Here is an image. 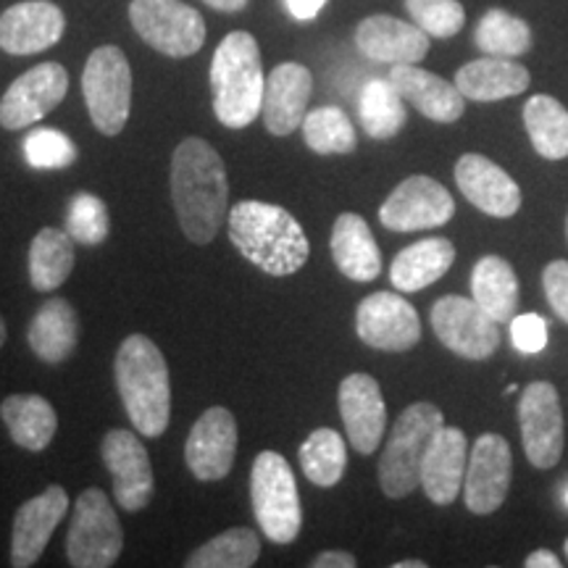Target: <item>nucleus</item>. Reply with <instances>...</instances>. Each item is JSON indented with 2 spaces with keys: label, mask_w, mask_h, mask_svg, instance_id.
<instances>
[{
  "label": "nucleus",
  "mask_w": 568,
  "mask_h": 568,
  "mask_svg": "<svg viewBox=\"0 0 568 568\" xmlns=\"http://www.w3.org/2000/svg\"><path fill=\"white\" fill-rule=\"evenodd\" d=\"M230 182L224 159L203 138H187L172 155V201L190 243L209 245L222 230Z\"/></svg>",
  "instance_id": "obj_1"
},
{
  "label": "nucleus",
  "mask_w": 568,
  "mask_h": 568,
  "mask_svg": "<svg viewBox=\"0 0 568 568\" xmlns=\"http://www.w3.org/2000/svg\"><path fill=\"white\" fill-rule=\"evenodd\" d=\"M232 245L268 276H290L308 264L311 243L287 209L264 201H243L226 219Z\"/></svg>",
  "instance_id": "obj_2"
},
{
  "label": "nucleus",
  "mask_w": 568,
  "mask_h": 568,
  "mask_svg": "<svg viewBox=\"0 0 568 568\" xmlns=\"http://www.w3.org/2000/svg\"><path fill=\"white\" fill-rule=\"evenodd\" d=\"M113 376L134 429L161 437L172 422V382L161 347L145 335H130L113 361Z\"/></svg>",
  "instance_id": "obj_3"
},
{
  "label": "nucleus",
  "mask_w": 568,
  "mask_h": 568,
  "mask_svg": "<svg viewBox=\"0 0 568 568\" xmlns=\"http://www.w3.org/2000/svg\"><path fill=\"white\" fill-rule=\"evenodd\" d=\"M264 63L251 32H230L211 61L213 113L230 130H245L264 109Z\"/></svg>",
  "instance_id": "obj_4"
},
{
  "label": "nucleus",
  "mask_w": 568,
  "mask_h": 568,
  "mask_svg": "<svg viewBox=\"0 0 568 568\" xmlns=\"http://www.w3.org/2000/svg\"><path fill=\"white\" fill-rule=\"evenodd\" d=\"M443 426V410L432 403H414L397 416L393 435L379 458L382 493L393 500H400L422 485L424 456Z\"/></svg>",
  "instance_id": "obj_5"
},
{
  "label": "nucleus",
  "mask_w": 568,
  "mask_h": 568,
  "mask_svg": "<svg viewBox=\"0 0 568 568\" xmlns=\"http://www.w3.org/2000/svg\"><path fill=\"white\" fill-rule=\"evenodd\" d=\"M251 500L266 539L276 545L295 542L303 529V506L287 458L274 450L258 453L251 468Z\"/></svg>",
  "instance_id": "obj_6"
},
{
  "label": "nucleus",
  "mask_w": 568,
  "mask_h": 568,
  "mask_svg": "<svg viewBox=\"0 0 568 568\" xmlns=\"http://www.w3.org/2000/svg\"><path fill=\"white\" fill-rule=\"evenodd\" d=\"M82 92L98 132L105 138L124 132L132 111V67L122 48L103 45L90 53L82 71Z\"/></svg>",
  "instance_id": "obj_7"
},
{
  "label": "nucleus",
  "mask_w": 568,
  "mask_h": 568,
  "mask_svg": "<svg viewBox=\"0 0 568 568\" xmlns=\"http://www.w3.org/2000/svg\"><path fill=\"white\" fill-rule=\"evenodd\" d=\"M124 550V531L109 495L90 487L77 497L69 524L67 556L77 568H109Z\"/></svg>",
  "instance_id": "obj_8"
},
{
  "label": "nucleus",
  "mask_w": 568,
  "mask_h": 568,
  "mask_svg": "<svg viewBox=\"0 0 568 568\" xmlns=\"http://www.w3.org/2000/svg\"><path fill=\"white\" fill-rule=\"evenodd\" d=\"M130 21L153 51L172 59L195 55L205 42V21L201 11L182 0H132Z\"/></svg>",
  "instance_id": "obj_9"
},
{
  "label": "nucleus",
  "mask_w": 568,
  "mask_h": 568,
  "mask_svg": "<svg viewBox=\"0 0 568 568\" xmlns=\"http://www.w3.org/2000/svg\"><path fill=\"white\" fill-rule=\"evenodd\" d=\"M474 297L445 295L432 305V329L460 358L487 361L500 345V329Z\"/></svg>",
  "instance_id": "obj_10"
},
{
  "label": "nucleus",
  "mask_w": 568,
  "mask_h": 568,
  "mask_svg": "<svg viewBox=\"0 0 568 568\" xmlns=\"http://www.w3.org/2000/svg\"><path fill=\"white\" fill-rule=\"evenodd\" d=\"M69 92V74L61 63L45 61L17 77L0 98V126L9 132L42 122Z\"/></svg>",
  "instance_id": "obj_11"
},
{
  "label": "nucleus",
  "mask_w": 568,
  "mask_h": 568,
  "mask_svg": "<svg viewBox=\"0 0 568 568\" xmlns=\"http://www.w3.org/2000/svg\"><path fill=\"white\" fill-rule=\"evenodd\" d=\"M518 426L529 464L552 468L564 453V414L558 389L550 382H531L518 400Z\"/></svg>",
  "instance_id": "obj_12"
},
{
  "label": "nucleus",
  "mask_w": 568,
  "mask_h": 568,
  "mask_svg": "<svg viewBox=\"0 0 568 568\" xmlns=\"http://www.w3.org/2000/svg\"><path fill=\"white\" fill-rule=\"evenodd\" d=\"M456 201L437 180L416 174L403 180L382 203L379 222L393 232L435 230L453 219Z\"/></svg>",
  "instance_id": "obj_13"
},
{
  "label": "nucleus",
  "mask_w": 568,
  "mask_h": 568,
  "mask_svg": "<svg viewBox=\"0 0 568 568\" xmlns=\"http://www.w3.org/2000/svg\"><path fill=\"white\" fill-rule=\"evenodd\" d=\"M103 464L113 481V497L124 510H142L151 506L155 493L153 464L145 445L134 432L111 429L101 445Z\"/></svg>",
  "instance_id": "obj_14"
},
{
  "label": "nucleus",
  "mask_w": 568,
  "mask_h": 568,
  "mask_svg": "<svg viewBox=\"0 0 568 568\" xmlns=\"http://www.w3.org/2000/svg\"><path fill=\"white\" fill-rule=\"evenodd\" d=\"M514 474L510 445L500 435H481L468 453L464 497L466 508L477 516H489L506 503Z\"/></svg>",
  "instance_id": "obj_15"
},
{
  "label": "nucleus",
  "mask_w": 568,
  "mask_h": 568,
  "mask_svg": "<svg viewBox=\"0 0 568 568\" xmlns=\"http://www.w3.org/2000/svg\"><path fill=\"white\" fill-rule=\"evenodd\" d=\"M355 332L361 343L376 351L403 353L418 345L422 322L406 297L395 293H374L361 301L355 311Z\"/></svg>",
  "instance_id": "obj_16"
},
{
  "label": "nucleus",
  "mask_w": 568,
  "mask_h": 568,
  "mask_svg": "<svg viewBox=\"0 0 568 568\" xmlns=\"http://www.w3.org/2000/svg\"><path fill=\"white\" fill-rule=\"evenodd\" d=\"M237 456V418L224 406L203 410L184 443V460L201 481H219L232 471Z\"/></svg>",
  "instance_id": "obj_17"
},
{
  "label": "nucleus",
  "mask_w": 568,
  "mask_h": 568,
  "mask_svg": "<svg viewBox=\"0 0 568 568\" xmlns=\"http://www.w3.org/2000/svg\"><path fill=\"white\" fill-rule=\"evenodd\" d=\"M339 416L347 439L361 456H372L387 429V406L379 382L372 374H351L339 385Z\"/></svg>",
  "instance_id": "obj_18"
},
{
  "label": "nucleus",
  "mask_w": 568,
  "mask_h": 568,
  "mask_svg": "<svg viewBox=\"0 0 568 568\" xmlns=\"http://www.w3.org/2000/svg\"><path fill=\"white\" fill-rule=\"evenodd\" d=\"M69 510V495L61 485H51L42 495H34L13 516L11 531V566L30 568L40 560L51 542L53 531Z\"/></svg>",
  "instance_id": "obj_19"
},
{
  "label": "nucleus",
  "mask_w": 568,
  "mask_h": 568,
  "mask_svg": "<svg viewBox=\"0 0 568 568\" xmlns=\"http://www.w3.org/2000/svg\"><path fill=\"white\" fill-rule=\"evenodd\" d=\"M67 17L51 0H24L0 13V51L32 55L53 48L63 38Z\"/></svg>",
  "instance_id": "obj_20"
},
{
  "label": "nucleus",
  "mask_w": 568,
  "mask_h": 568,
  "mask_svg": "<svg viewBox=\"0 0 568 568\" xmlns=\"http://www.w3.org/2000/svg\"><path fill=\"white\" fill-rule=\"evenodd\" d=\"M311 92H314V77L303 63L287 61L272 69L266 80L261 116H264L266 130L274 138H287L303 124L305 113H308Z\"/></svg>",
  "instance_id": "obj_21"
},
{
  "label": "nucleus",
  "mask_w": 568,
  "mask_h": 568,
  "mask_svg": "<svg viewBox=\"0 0 568 568\" xmlns=\"http://www.w3.org/2000/svg\"><path fill=\"white\" fill-rule=\"evenodd\" d=\"M355 45L366 59L400 67V63H422L429 53V34L408 21L376 13L358 24Z\"/></svg>",
  "instance_id": "obj_22"
},
{
  "label": "nucleus",
  "mask_w": 568,
  "mask_h": 568,
  "mask_svg": "<svg viewBox=\"0 0 568 568\" xmlns=\"http://www.w3.org/2000/svg\"><path fill=\"white\" fill-rule=\"evenodd\" d=\"M456 182L466 201L487 216L508 219L521 205V190L510 180V174L479 153L460 155L456 163Z\"/></svg>",
  "instance_id": "obj_23"
},
{
  "label": "nucleus",
  "mask_w": 568,
  "mask_h": 568,
  "mask_svg": "<svg viewBox=\"0 0 568 568\" xmlns=\"http://www.w3.org/2000/svg\"><path fill=\"white\" fill-rule=\"evenodd\" d=\"M468 443L458 426H443L432 439L422 464V487L435 506L456 503L466 479Z\"/></svg>",
  "instance_id": "obj_24"
},
{
  "label": "nucleus",
  "mask_w": 568,
  "mask_h": 568,
  "mask_svg": "<svg viewBox=\"0 0 568 568\" xmlns=\"http://www.w3.org/2000/svg\"><path fill=\"white\" fill-rule=\"evenodd\" d=\"M389 82L395 84L403 101H408L414 109L424 113L426 119L439 124H453L464 116L466 98L460 95L456 84H450L443 77L432 71L418 69V63H400L389 71Z\"/></svg>",
  "instance_id": "obj_25"
},
{
  "label": "nucleus",
  "mask_w": 568,
  "mask_h": 568,
  "mask_svg": "<svg viewBox=\"0 0 568 568\" xmlns=\"http://www.w3.org/2000/svg\"><path fill=\"white\" fill-rule=\"evenodd\" d=\"M27 343L42 364L55 366L69 361L80 343V318H77L74 305L63 297H51L42 303L27 329Z\"/></svg>",
  "instance_id": "obj_26"
},
{
  "label": "nucleus",
  "mask_w": 568,
  "mask_h": 568,
  "mask_svg": "<svg viewBox=\"0 0 568 568\" xmlns=\"http://www.w3.org/2000/svg\"><path fill=\"white\" fill-rule=\"evenodd\" d=\"M332 258L339 272L353 282H374L382 272V253L376 245L372 226L358 213L337 216L332 230Z\"/></svg>",
  "instance_id": "obj_27"
},
{
  "label": "nucleus",
  "mask_w": 568,
  "mask_h": 568,
  "mask_svg": "<svg viewBox=\"0 0 568 568\" xmlns=\"http://www.w3.org/2000/svg\"><path fill=\"white\" fill-rule=\"evenodd\" d=\"M456 88L466 101H503V98L521 95L529 88V71L510 59L487 55V59H477L458 69Z\"/></svg>",
  "instance_id": "obj_28"
},
{
  "label": "nucleus",
  "mask_w": 568,
  "mask_h": 568,
  "mask_svg": "<svg viewBox=\"0 0 568 568\" xmlns=\"http://www.w3.org/2000/svg\"><path fill=\"white\" fill-rule=\"evenodd\" d=\"M456 264V245L445 237H426L395 255L389 266V282L400 293H418L450 272Z\"/></svg>",
  "instance_id": "obj_29"
},
{
  "label": "nucleus",
  "mask_w": 568,
  "mask_h": 568,
  "mask_svg": "<svg viewBox=\"0 0 568 568\" xmlns=\"http://www.w3.org/2000/svg\"><path fill=\"white\" fill-rule=\"evenodd\" d=\"M0 418L13 443L30 453H42L59 429L55 408L42 395H9L0 403Z\"/></svg>",
  "instance_id": "obj_30"
},
{
  "label": "nucleus",
  "mask_w": 568,
  "mask_h": 568,
  "mask_svg": "<svg viewBox=\"0 0 568 568\" xmlns=\"http://www.w3.org/2000/svg\"><path fill=\"white\" fill-rule=\"evenodd\" d=\"M471 295L497 324H508L518 305V280L500 255H485L471 272Z\"/></svg>",
  "instance_id": "obj_31"
},
{
  "label": "nucleus",
  "mask_w": 568,
  "mask_h": 568,
  "mask_svg": "<svg viewBox=\"0 0 568 568\" xmlns=\"http://www.w3.org/2000/svg\"><path fill=\"white\" fill-rule=\"evenodd\" d=\"M74 268V237L67 230L45 226L30 245V282L38 293H53Z\"/></svg>",
  "instance_id": "obj_32"
},
{
  "label": "nucleus",
  "mask_w": 568,
  "mask_h": 568,
  "mask_svg": "<svg viewBox=\"0 0 568 568\" xmlns=\"http://www.w3.org/2000/svg\"><path fill=\"white\" fill-rule=\"evenodd\" d=\"M524 124L542 159H568V111L564 103L550 95H531L524 105Z\"/></svg>",
  "instance_id": "obj_33"
},
{
  "label": "nucleus",
  "mask_w": 568,
  "mask_h": 568,
  "mask_svg": "<svg viewBox=\"0 0 568 568\" xmlns=\"http://www.w3.org/2000/svg\"><path fill=\"white\" fill-rule=\"evenodd\" d=\"M358 116L368 138L389 140L406 126V101L393 82L372 80L364 84L358 98Z\"/></svg>",
  "instance_id": "obj_34"
},
{
  "label": "nucleus",
  "mask_w": 568,
  "mask_h": 568,
  "mask_svg": "<svg viewBox=\"0 0 568 568\" xmlns=\"http://www.w3.org/2000/svg\"><path fill=\"white\" fill-rule=\"evenodd\" d=\"M261 556L258 531L247 527L226 529L211 537L187 558V568H251Z\"/></svg>",
  "instance_id": "obj_35"
},
{
  "label": "nucleus",
  "mask_w": 568,
  "mask_h": 568,
  "mask_svg": "<svg viewBox=\"0 0 568 568\" xmlns=\"http://www.w3.org/2000/svg\"><path fill=\"white\" fill-rule=\"evenodd\" d=\"M301 468L316 487H335L347 466V445L335 429H316L301 445Z\"/></svg>",
  "instance_id": "obj_36"
},
{
  "label": "nucleus",
  "mask_w": 568,
  "mask_h": 568,
  "mask_svg": "<svg viewBox=\"0 0 568 568\" xmlns=\"http://www.w3.org/2000/svg\"><path fill=\"white\" fill-rule=\"evenodd\" d=\"M303 140L316 155H347L355 151V130L351 116L337 105H322L305 113Z\"/></svg>",
  "instance_id": "obj_37"
},
{
  "label": "nucleus",
  "mask_w": 568,
  "mask_h": 568,
  "mask_svg": "<svg viewBox=\"0 0 568 568\" xmlns=\"http://www.w3.org/2000/svg\"><path fill=\"white\" fill-rule=\"evenodd\" d=\"M474 42L481 53L500 55V59H516L531 48V30L524 19L503 9H489L479 19Z\"/></svg>",
  "instance_id": "obj_38"
},
{
  "label": "nucleus",
  "mask_w": 568,
  "mask_h": 568,
  "mask_svg": "<svg viewBox=\"0 0 568 568\" xmlns=\"http://www.w3.org/2000/svg\"><path fill=\"white\" fill-rule=\"evenodd\" d=\"M67 232L74 237V243H105V237H109L111 232V216L101 197L92 193H77L71 197L67 213Z\"/></svg>",
  "instance_id": "obj_39"
},
{
  "label": "nucleus",
  "mask_w": 568,
  "mask_h": 568,
  "mask_svg": "<svg viewBox=\"0 0 568 568\" xmlns=\"http://www.w3.org/2000/svg\"><path fill=\"white\" fill-rule=\"evenodd\" d=\"M406 11L429 38L447 40L466 24V11L458 0H406Z\"/></svg>",
  "instance_id": "obj_40"
},
{
  "label": "nucleus",
  "mask_w": 568,
  "mask_h": 568,
  "mask_svg": "<svg viewBox=\"0 0 568 568\" xmlns=\"http://www.w3.org/2000/svg\"><path fill=\"white\" fill-rule=\"evenodd\" d=\"M24 159L32 169H42V172L67 169L77 161V145L63 132L40 126V130L27 134Z\"/></svg>",
  "instance_id": "obj_41"
},
{
  "label": "nucleus",
  "mask_w": 568,
  "mask_h": 568,
  "mask_svg": "<svg viewBox=\"0 0 568 568\" xmlns=\"http://www.w3.org/2000/svg\"><path fill=\"white\" fill-rule=\"evenodd\" d=\"M510 339H514L516 351L539 353L548 345V322L537 314L510 318Z\"/></svg>",
  "instance_id": "obj_42"
},
{
  "label": "nucleus",
  "mask_w": 568,
  "mask_h": 568,
  "mask_svg": "<svg viewBox=\"0 0 568 568\" xmlns=\"http://www.w3.org/2000/svg\"><path fill=\"white\" fill-rule=\"evenodd\" d=\"M542 284H545V295L556 311L558 318H564L568 324V264L566 261H552L545 268L542 274Z\"/></svg>",
  "instance_id": "obj_43"
},
{
  "label": "nucleus",
  "mask_w": 568,
  "mask_h": 568,
  "mask_svg": "<svg viewBox=\"0 0 568 568\" xmlns=\"http://www.w3.org/2000/svg\"><path fill=\"white\" fill-rule=\"evenodd\" d=\"M284 6H287V11L293 13V19L311 21L322 13L326 0H284Z\"/></svg>",
  "instance_id": "obj_44"
},
{
  "label": "nucleus",
  "mask_w": 568,
  "mask_h": 568,
  "mask_svg": "<svg viewBox=\"0 0 568 568\" xmlns=\"http://www.w3.org/2000/svg\"><path fill=\"white\" fill-rule=\"evenodd\" d=\"M314 568H355V558L345 550H326L314 558Z\"/></svg>",
  "instance_id": "obj_45"
},
{
  "label": "nucleus",
  "mask_w": 568,
  "mask_h": 568,
  "mask_svg": "<svg viewBox=\"0 0 568 568\" xmlns=\"http://www.w3.org/2000/svg\"><path fill=\"white\" fill-rule=\"evenodd\" d=\"M527 568H560V558H556V552L550 550H535L531 556L524 560Z\"/></svg>",
  "instance_id": "obj_46"
},
{
  "label": "nucleus",
  "mask_w": 568,
  "mask_h": 568,
  "mask_svg": "<svg viewBox=\"0 0 568 568\" xmlns=\"http://www.w3.org/2000/svg\"><path fill=\"white\" fill-rule=\"evenodd\" d=\"M203 3L211 6V9H216V11L237 13V11H243L251 0H203Z\"/></svg>",
  "instance_id": "obj_47"
},
{
  "label": "nucleus",
  "mask_w": 568,
  "mask_h": 568,
  "mask_svg": "<svg viewBox=\"0 0 568 568\" xmlns=\"http://www.w3.org/2000/svg\"><path fill=\"white\" fill-rule=\"evenodd\" d=\"M395 568H426L424 560H400V564H395Z\"/></svg>",
  "instance_id": "obj_48"
},
{
  "label": "nucleus",
  "mask_w": 568,
  "mask_h": 568,
  "mask_svg": "<svg viewBox=\"0 0 568 568\" xmlns=\"http://www.w3.org/2000/svg\"><path fill=\"white\" fill-rule=\"evenodd\" d=\"M6 337H9V332H6V322H3V316H0V347L6 345Z\"/></svg>",
  "instance_id": "obj_49"
},
{
  "label": "nucleus",
  "mask_w": 568,
  "mask_h": 568,
  "mask_svg": "<svg viewBox=\"0 0 568 568\" xmlns=\"http://www.w3.org/2000/svg\"><path fill=\"white\" fill-rule=\"evenodd\" d=\"M566 558H568V539H566Z\"/></svg>",
  "instance_id": "obj_50"
},
{
  "label": "nucleus",
  "mask_w": 568,
  "mask_h": 568,
  "mask_svg": "<svg viewBox=\"0 0 568 568\" xmlns=\"http://www.w3.org/2000/svg\"><path fill=\"white\" fill-rule=\"evenodd\" d=\"M566 237H568V219H566Z\"/></svg>",
  "instance_id": "obj_51"
},
{
  "label": "nucleus",
  "mask_w": 568,
  "mask_h": 568,
  "mask_svg": "<svg viewBox=\"0 0 568 568\" xmlns=\"http://www.w3.org/2000/svg\"><path fill=\"white\" fill-rule=\"evenodd\" d=\"M566 503H568V493H566Z\"/></svg>",
  "instance_id": "obj_52"
}]
</instances>
